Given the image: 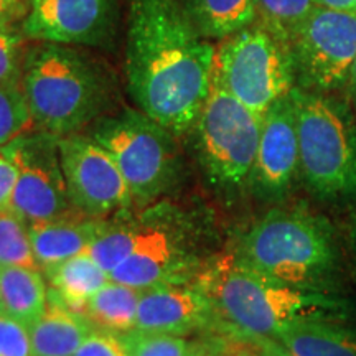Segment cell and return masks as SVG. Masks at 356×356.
I'll use <instances>...</instances> for the list:
<instances>
[{"mask_svg": "<svg viewBox=\"0 0 356 356\" xmlns=\"http://www.w3.org/2000/svg\"><path fill=\"white\" fill-rule=\"evenodd\" d=\"M215 48L191 24L181 0H129V95L175 137L191 132L207 101Z\"/></svg>", "mask_w": 356, "mask_h": 356, "instance_id": "6da1fadb", "label": "cell"}, {"mask_svg": "<svg viewBox=\"0 0 356 356\" xmlns=\"http://www.w3.org/2000/svg\"><path fill=\"white\" fill-rule=\"evenodd\" d=\"M195 284L211 302L221 327L257 340H274L302 320H335L343 312L340 300L267 277L236 254L203 264Z\"/></svg>", "mask_w": 356, "mask_h": 356, "instance_id": "7a4b0ae2", "label": "cell"}, {"mask_svg": "<svg viewBox=\"0 0 356 356\" xmlns=\"http://www.w3.org/2000/svg\"><path fill=\"white\" fill-rule=\"evenodd\" d=\"M22 86L37 129L58 137L95 124L114 99L108 71L68 44L38 42L26 48Z\"/></svg>", "mask_w": 356, "mask_h": 356, "instance_id": "3957f363", "label": "cell"}, {"mask_svg": "<svg viewBox=\"0 0 356 356\" xmlns=\"http://www.w3.org/2000/svg\"><path fill=\"white\" fill-rule=\"evenodd\" d=\"M239 261L287 286L315 291L337 261L330 225L305 208L274 210L243 236Z\"/></svg>", "mask_w": 356, "mask_h": 356, "instance_id": "277c9868", "label": "cell"}, {"mask_svg": "<svg viewBox=\"0 0 356 356\" xmlns=\"http://www.w3.org/2000/svg\"><path fill=\"white\" fill-rule=\"evenodd\" d=\"M89 136L118 163L137 207L154 203L175 185L177 137L140 109L102 115L91 124Z\"/></svg>", "mask_w": 356, "mask_h": 356, "instance_id": "5b68a950", "label": "cell"}, {"mask_svg": "<svg viewBox=\"0 0 356 356\" xmlns=\"http://www.w3.org/2000/svg\"><path fill=\"white\" fill-rule=\"evenodd\" d=\"M300 173L323 198L356 195V127L327 97L293 88Z\"/></svg>", "mask_w": 356, "mask_h": 356, "instance_id": "8992f818", "label": "cell"}, {"mask_svg": "<svg viewBox=\"0 0 356 356\" xmlns=\"http://www.w3.org/2000/svg\"><path fill=\"white\" fill-rule=\"evenodd\" d=\"M213 78L246 108L262 115L296 88L291 47L262 26L249 25L215 48Z\"/></svg>", "mask_w": 356, "mask_h": 356, "instance_id": "52a82bcc", "label": "cell"}, {"mask_svg": "<svg viewBox=\"0 0 356 356\" xmlns=\"http://www.w3.org/2000/svg\"><path fill=\"white\" fill-rule=\"evenodd\" d=\"M262 115L246 108L211 76L208 92L191 131L200 162L216 186L234 190L249 184L259 145Z\"/></svg>", "mask_w": 356, "mask_h": 356, "instance_id": "ba28073f", "label": "cell"}, {"mask_svg": "<svg viewBox=\"0 0 356 356\" xmlns=\"http://www.w3.org/2000/svg\"><path fill=\"white\" fill-rule=\"evenodd\" d=\"M136 238L131 254L109 274L111 280L145 291L165 284H190L202 264L190 251V221L180 208L155 203L134 216Z\"/></svg>", "mask_w": 356, "mask_h": 356, "instance_id": "9c48e42d", "label": "cell"}, {"mask_svg": "<svg viewBox=\"0 0 356 356\" xmlns=\"http://www.w3.org/2000/svg\"><path fill=\"white\" fill-rule=\"evenodd\" d=\"M58 142L60 137L55 134L37 129L2 149L19 172L10 207L29 225L74 210L66 188Z\"/></svg>", "mask_w": 356, "mask_h": 356, "instance_id": "30bf717a", "label": "cell"}, {"mask_svg": "<svg viewBox=\"0 0 356 356\" xmlns=\"http://www.w3.org/2000/svg\"><path fill=\"white\" fill-rule=\"evenodd\" d=\"M296 78L333 89L348 81L356 60V13L317 7L291 42Z\"/></svg>", "mask_w": 356, "mask_h": 356, "instance_id": "8fae6325", "label": "cell"}, {"mask_svg": "<svg viewBox=\"0 0 356 356\" xmlns=\"http://www.w3.org/2000/svg\"><path fill=\"white\" fill-rule=\"evenodd\" d=\"M58 145L74 210L95 218H111L131 210L134 198L127 181L104 147L81 132L60 137Z\"/></svg>", "mask_w": 356, "mask_h": 356, "instance_id": "7c38bea8", "label": "cell"}, {"mask_svg": "<svg viewBox=\"0 0 356 356\" xmlns=\"http://www.w3.org/2000/svg\"><path fill=\"white\" fill-rule=\"evenodd\" d=\"M118 19V0H29L22 33L35 42L106 48Z\"/></svg>", "mask_w": 356, "mask_h": 356, "instance_id": "4fadbf2b", "label": "cell"}, {"mask_svg": "<svg viewBox=\"0 0 356 356\" xmlns=\"http://www.w3.org/2000/svg\"><path fill=\"white\" fill-rule=\"evenodd\" d=\"M300 172L299 136L292 95L262 114L259 145L249 184L261 197L280 198Z\"/></svg>", "mask_w": 356, "mask_h": 356, "instance_id": "5bb4252c", "label": "cell"}, {"mask_svg": "<svg viewBox=\"0 0 356 356\" xmlns=\"http://www.w3.org/2000/svg\"><path fill=\"white\" fill-rule=\"evenodd\" d=\"M213 327L221 323L197 284H165L140 293L136 330L188 337Z\"/></svg>", "mask_w": 356, "mask_h": 356, "instance_id": "9a60e30c", "label": "cell"}, {"mask_svg": "<svg viewBox=\"0 0 356 356\" xmlns=\"http://www.w3.org/2000/svg\"><path fill=\"white\" fill-rule=\"evenodd\" d=\"M106 218L71 210L53 220L29 225L35 259L40 270L51 269L63 261L88 252L99 234Z\"/></svg>", "mask_w": 356, "mask_h": 356, "instance_id": "2e32d148", "label": "cell"}, {"mask_svg": "<svg viewBox=\"0 0 356 356\" xmlns=\"http://www.w3.org/2000/svg\"><path fill=\"white\" fill-rule=\"evenodd\" d=\"M96 327L50 291L48 307L29 327L33 356H74Z\"/></svg>", "mask_w": 356, "mask_h": 356, "instance_id": "e0dca14e", "label": "cell"}, {"mask_svg": "<svg viewBox=\"0 0 356 356\" xmlns=\"http://www.w3.org/2000/svg\"><path fill=\"white\" fill-rule=\"evenodd\" d=\"M273 341L289 356H356V330L335 320H302L279 332Z\"/></svg>", "mask_w": 356, "mask_h": 356, "instance_id": "ac0fdd59", "label": "cell"}, {"mask_svg": "<svg viewBox=\"0 0 356 356\" xmlns=\"http://www.w3.org/2000/svg\"><path fill=\"white\" fill-rule=\"evenodd\" d=\"M47 277L40 269L0 266V312L26 328L42 317L48 307Z\"/></svg>", "mask_w": 356, "mask_h": 356, "instance_id": "d6986e66", "label": "cell"}, {"mask_svg": "<svg viewBox=\"0 0 356 356\" xmlns=\"http://www.w3.org/2000/svg\"><path fill=\"white\" fill-rule=\"evenodd\" d=\"M43 274L58 299L83 315L88 300L111 280L109 274L88 252L63 261Z\"/></svg>", "mask_w": 356, "mask_h": 356, "instance_id": "ffe728a7", "label": "cell"}, {"mask_svg": "<svg viewBox=\"0 0 356 356\" xmlns=\"http://www.w3.org/2000/svg\"><path fill=\"white\" fill-rule=\"evenodd\" d=\"M203 38L225 40L256 20V0H181Z\"/></svg>", "mask_w": 356, "mask_h": 356, "instance_id": "44dd1931", "label": "cell"}, {"mask_svg": "<svg viewBox=\"0 0 356 356\" xmlns=\"http://www.w3.org/2000/svg\"><path fill=\"white\" fill-rule=\"evenodd\" d=\"M140 293L139 289L109 280L88 300L84 317L99 330L126 335L136 330Z\"/></svg>", "mask_w": 356, "mask_h": 356, "instance_id": "7402d4cb", "label": "cell"}, {"mask_svg": "<svg viewBox=\"0 0 356 356\" xmlns=\"http://www.w3.org/2000/svg\"><path fill=\"white\" fill-rule=\"evenodd\" d=\"M136 238L134 216L129 211L106 218L104 225L88 249V254L111 274L126 257L131 254Z\"/></svg>", "mask_w": 356, "mask_h": 356, "instance_id": "603a6c76", "label": "cell"}, {"mask_svg": "<svg viewBox=\"0 0 356 356\" xmlns=\"http://www.w3.org/2000/svg\"><path fill=\"white\" fill-rule=\"evenodd\" d=\"M317 7V0H256L254 24L291 47L293 35Z\"/></svg>", "mask_w": 356, "mask_h": 356, "instance_id": "cb8c5ba5", "label": "cell"}, {"mask_svg": "<svg viewBox=\"0 0 356 356\" xmlns=\"http://www.w3.org/2000/svg\"><path fill=\"white\" fill-rule=\"evenodd\" d=\"M124 338L131 356H216L210 345L190 340L188 337L134 330Z\"/></svg>", "mask_w": 356, "mask_h": 356, "instance_id": "d4e9b609", "label": "cell"}, {"mask_svg": "<svg viewBox=\"0 0 356 356\" xmlns=\"http://www.w3.org/2000/svg\"><path fill=\"white\" fill-rule=\"evenodd\" d=\"M0 266L40 269L33 254L29 222L12 207L0 210Z\"/></svg>", "mask_w": 356, "mask_h": 356, "instance_id": "484cf974", "label": "cell"}, {"mask_svg": "<svg viewBox=\"0 0 356 356\" xmlns=\"http://www.w3.org/2000/svg\"><path fill=\"white\" fill-rule=\"evenodd\" d=\"M37 131L22 83L0 84V149Z\"/></svg>", "mask_w": 356, "mask_h": 356, "instance_id": "4316f807", "label": "cell"}, {"mask_svg": "<svg viewBox=\"0 0 356 356\" xmlns=\"http://www.w3.org/2000/svg\"><path fill=\"white\" fill-rule=\"evenodd\" d=\"M25 35L12 26L0 29V84H19L26 55Z\"/></svg>", "mask_w": 356, "mask_h": 356, "instance_id": "83f0119b", "label": "cell"}, {"mask_svg": "<svg viewBox=\"0 0 356 356\" xmlns=\"http://www.w3.org/2000/svg\"><path fill=\"white\" fill-rule=\"evenodd\" d=\"M0 356H33L29 328L0 315Z\"/></svg>", "mask_w": 356, "mask_h": 356, "instance_id": "f1b7e54d", "label": "cell"}, {"mask_svg": "<svg viewBox=\"0 0 356 356\" xmlns=\"http://www.w3.org/2000/svg\"><path fill=\"white\" fill-rule=\"evenodd\" d=\"M74 356H131L126 338L121 333L96 328Z\"/></svg>", "mask_w": 356, "mask_h": 356, "instance_id": "f546056e", "label": "cell"}, {"mask_svg": "<svg viewBox=\"0 0 356 356\" xmlns=\"http://www.w3.org/2000/svg\"><path fill=\"white\" fill-rule=\"evenodd\" d=\"M17 177H19V172H17L15 163L0 149V210L10 207Z\"/></svg>", "mask_w": 356, "mask_h": 356, "instance_id": "4dcf8cb0", "label": "cell"}, {"mask_svg": "<svg viewBox=\"0 0 356 356\" xmlns=\"http://www.w3.org/2000/svg\"><path fill=\"white\" fill-rule=\"evenodd\" d=\"M29 10V0H0V29L12 26L24 20Z\"/></svg>", "mask_w": 356, "mask_h": 356, "instance_id": "1f68e13d", "label": "cell"}, {"mask_svg": "<svg viewBox=\"0 0 356 356\" xmlns=\"http://www.w3.org/2000/svg\"><path fill=\"white\" fill-rule=\"evenodd\" d=\"M317 6L333 10H353L355 0H317Z\"/></svg>", "mask_w": 356, "mask_h": 356, "instance_id": "d6a6232c", "label": "cell"}, {"mask_svg": "<svg viewBox=\"0 0 356 356\" xmlns=\"http://www.w3.org/2000/svg\"><path fill=\"white\" fill-rule=\"evenodd\" d=\"M270 341H273V340H270ZM266 356H289V355L282 348H280V346L275 343V341H273V345H269V348H267Z\"/></svg>", "mask_w": 356, "mask_h": 356, "instance_id": "836d02e7", "label": "cell"}, {"mask_svg": "<svg viewBox=\"0 0 356 356\" xmlns=\"http://www.w3.org/2000/svg\"><path fill=\"white\" fill-rule=\"evenodd\" d=\"M348 81H350L351 86L356 88V60H355L353 66H351V73H350V78H348Z\"/></svg>", "mask_w": 356, "mask_h": 356, "instance_id": "e575fe53", "label": "cell"}, {"mask_svg": "<svg viewBox=\"0 0 356 356\" xmlns=\"http://www.w3.org/2000/svg\"><path fill=\"white\" fill-rule=\"evenodd\" d=\"M353 12L356 13V0H355V8H353Z\"/></svg>", "mask_w": 356, "mask_h": 356, "instance_id": "d590c367", "label": "cell"}, {"mask_svg": "<svg viewBox=\"0 0 356 356\" xmlns=\"http://www.w3.org/2000/svg\"><path fill=\"white\" fill-rule=\"evenodd\" d=\"M0 315H2V312H0Z\"/></svg>", "mask_w": 356, "mask_h": 356, "instance_id": "8d00e7d4", "label": "cell"}]
</instances>
